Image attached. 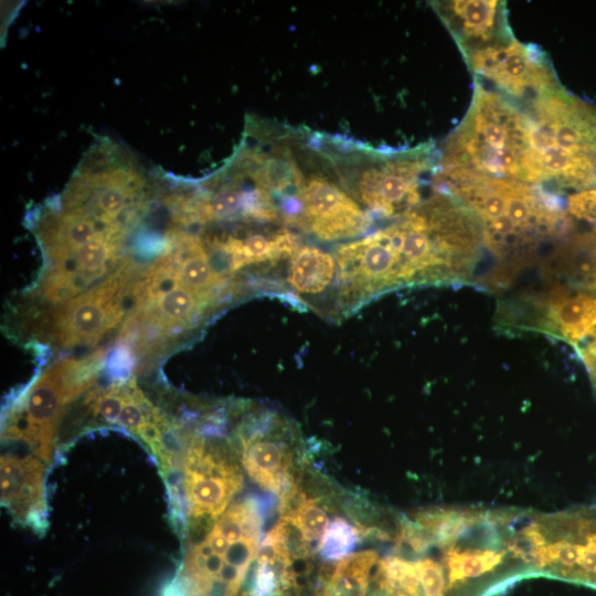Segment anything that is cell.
<instances>
[{
    "mask_svg": "<svg viewBox=\"0 0 596 596\" xmlns=\"http://www.w3.org/2000/svg\"><path fill=\"white\" fill-rule=\"evenodd\" d=\"M435 190L460 201L480 223L496 266L490 284L503 285L574 228L565 203L552 191L509 178L436 170Z\"/></svg>",
    "mask_w": 596,
    "mask_h": 596,
    "instance_id": "1",
    "label": "cell"
},
{
    "mask_svg": "<svg viewBox=\"0 0 596 596\" xmlns=\"http://www.w3.org/2000/svg\"><path fill=\"white\" fill-rule=\"evenodd\" d=\"M521 105L529 119L521 181L575 192L596 188V106L561 84Z\"/></svg>",
    "mask_w": 596,
    "mask_h": 596,
    "instance_id": "2",
    "label": "cell"
},
{
    "mask_svg": "<svg viewBox=\"0 0 596 596\" xmlns=\"http://www.w3.org/2000/svg\"><path fill=\"white\" fill-rule=\"evenodd\" d=\"M528 141L523 106L475 78L468 110L444 142L437 169L521 181Z\"/></svg>",
    "mask_w": 596,
    "mask_h": 596,
    "instance_id": "3",
    "label": "cell"
},
{
    "mask_svg": "<svg viewBox=\"0 0 596 596\" xmlns=\"http://www.w3.org/2000/svg\"><path fill=\"white\" fill-rule=\"evenodd\" d=\"M93 365L64 361L44 372L22 397L6 425L4 439L19 441L49 464L65 406L93 382Z\"/></svg>",
    "mask_w": 596,
    "mask_h": 596,
    "instance_id": "4",
    "label": "cell"
},
{
    "mask_svg": "<svg viewBox=\"0 0 596 596\" xmlns=\"http://www.w3.org/2000/svg\"><path fill=\"white\" fill-rule=\"evenodd\" d=\"M234 450L204 437L189 440L182 464V489L192 543L205 538L242 489L243 473Z\"/></svg>",
    "mask_w": 596,
    "mask_h": 596,
    "instance_id": "5",
    "label": "cell"
},
{
    "mask_svg": "<svg viewBox=\"0 0 596 596\" xmlns=\"http://www.w3.org/2000/svg\"><path fill=\"white\" fill-rule=\"evenodd\" d=\"M496 322L509 331L541 332L576 349L596 331V292L561 284L504 301Z\"/></svg>",
    "mask_w": 596,
    "mask_h": 596,
    "instance_id": "6",
    "label": "cell"
},
{
    "mask_svg": "<svg viewBox=\"0 0 596 596\" xmlns=\"http://www.w3.org/2000/svg\"><path fill=\"white\" fill-rule=\"evenodd\" d=\"M462 57L475 78L519 104L561 84L546 54L515 38Z\"/></svg>",
    "mask_w": 596,
    "mask_h": 596,
    "instance_id": "7",
    "label": "cell"
},
{
    "mask_svg": "<svg viewBox=\"0 0 596 596\" xmlns=\"http://www.w3.org/2000/svg\"><path fill=\"white\" fill-rule=\"evenodd\" d=\"M462 56L514 39L505 1L450 0L432 3Z\"/></svg>",
    "mask_w": 596,
    "mask_h": 596,
    "instance_id": "8",
    "label": "cell"
},
{
    "mask_svg": "<svg viewBox=\"0 0 596 596\" xmlns=\"http://www.w3.org/2000/svg\"><path fill=\"white\" fill-rule=\"evenodd\" d=\"M1 504L14 522L43 535L49 526L43 461L33 455L1 456Z\"/></svg>",
    "mask_w": 596,
    "mask_h": 596,
    "instance_id": "9",
    "label": "cell"
},
{
    "mask_svg": "<svg viewBox=\"0 0 596 596\" xmlns=\"http://www.w3.org/2000/svg\"><path fill=\"white\" fill-rule=\"evenodd\" d=\"M306 225L322 241L356 236L369 225V217L356 202L336 184L311 178L302 190Z\"/></svg>",
    "mask_w": 596,
    "mask_h": 596,
    "instance_id": "10",
    "label": "cell"
},
{
    "mask_svg": "<svg viewBox=\"0 0 596 596\" xmlns=\"http://www.w3.org/2000/svg\"><path fill=\"white\" fill-rule=\"evenodd\" d=\"M125 281L124 273L117 272L63 309L60 323L65 344L93 343L118 322Z\"/></svg>",
    "mask_w": 596,
    "mask_h": 596,
    "instance_id": "11",
    "label": "cell"
},
{
    "mask_svg": "<svg viewBox=\"0 0 596 596\" xmlns=\"http://www.w3.org/2000/svg\"><path fill=\"white\" fill-rule=\"evenodd\" d=\"M142 286L146 287V301L152 305L149 311L155 315V323L163 332L190 327L192 320L210 302V296L185 287L175 266L168 263L155 267Z\"/></svg>",
    "mask_w": 596,
    "mask_h": 596,
    "instance_id": "12",
    "label": "cell"
},
{
    "mask_svg": "<svg viewBox=\"0 0 596 596\" xmlns=\"http://www.w3.org/2000/svg\"><path fill=\"white\" fill-rule=\"evenodd\" d=\"M256 435L236 436L242 465L248 476L263 488L278 494L279 500L289 496L299 485L292 470V454L283 440L269 438L279 426Z\"/></svg>",
    "mask_w": 596,
    "mask_h": 596,
    "instance_id": "13",
    "label": "cell"
},
{
    "mask_svg": "<svg viewBox=\"0 0 596 596\" xmlns=\"http://www.w3.org/2000/svg\"><path fill=\"white\" fill-rule=\"evenodd\" d=\"M543 272L556 284L596 292V235L571 233L554 244L544 259Z\"/></svg>",
    "mask_w": 596,
    "mask_h": 596,
    "instance_id": "14",
    "label": "cell"
},
{
    "mask_svg": "<svg viewBox=\"0 0 596 596\" xmlns=\"http://www.w3.org/2000/svg\"><path fill=\"white\" fill-rule=\"evenodd\" d=\"M336 272V260L330 253L305 245L290 257L288 283L298 295L315 297L331 286Z\"/></svg>",
    "mask_w": 596,
    "mask_h": 596,
    "instance_id": "15",
    "label": "cell"
},
{
    "mask_svg": "<svg viewBox=\"0 0 596 596\" xmlns=\"http://www.w3.org/2000/svg\"><path fill=\"white\" fill-rule=\"evenodd\" d=\"M376 562L377 553L372 550L345 556L315 596H366L370 574Z\"/></svg>",
    "mask_w": 596,
    "mask_h": 596,
    "instance_id": "16",
    "label": "cell"
},
{
    "mask_svg": "<svg viewBox=\"0 0 596 596\" xmlns=\"http://www.w3.org/2000/svg\"><path fill=\"white\" fill-rule=\"evenodd\" d=\"M503 552L493 550H460L454 544L445 547L444 563L447 568V588L468 578L491 572L503 558Z\"/></svg>",
    "mask_w": 596,
    "mask_h": 596,
    "instance_id": "17",
    "label": "cell"
},
{
    "mask_svg": "<svg viewBox=\"0 0 596 596\" xmlns=\"http://www.w3.org/2000/svg\"><path fill=\"white\" fill-rule=\"evenodd\" d=\"M477 520L476 514L454 509H432L417 513L415 522L439 546L447 547L462 535Z\"/></svg>",
    "mask_w": 596,
    "mask_h": 596,
    "instance_id": "18",
    "label": "cell"
},
{
    "mask_svg": "<svg viewBox=\"0 0 596 596\" xmlns=\"http://www.w3.org/2000/svg\"><path fill=\"white\" fill-rule=\"evenodd\" d=\"M374 579L387 596H421L415 563L398 556H387L380 561Z\"/></svg>",
    "mask_w": 596,
    "mask_h": 596,
    "instance_id": "19",
    "label": "cell"
},
{
    "mask_svg": "<svg viewBox=\"0 0 596 596\" xmlns=\"http://www.w3.org/2000/svg\"><path fill=\"white\" fill-rule=\"evenodd\" d=\"M175 268L183 285L202 295L210 296V290L222 279L207 254L195 242H191L189 252L181 257Z\"/></svg>",
    "mask_w": 596,
    "mask_h": 596,
    "instance_id": "20",
    "label": "cell"
},
{
    "mask_svg": "<svg viewBox=\"0 0 596 596\" xmlns=\"http://www.w3.org/2000/svg\"><path fill=\"white\" fill-rule=\"evenodd\" d=\"M359 529L342 518H336L318 543V551L326 561L342 560L356 546Z\"/></svg>",
    "mask_w": 596,
    "mask_h": 596,
    "instance_id": "21",
    "label": "cell"
},
{
    "mask_svg": "<svg viewBox=\"0 0 596 596\" xmlns=\"http://www.w3.org/2000/svg\"><path fill=\"white\" fill-rule=\"evenodd\" d=\"M295 518L305 538L311 544L320 541L329 525V518L322 507L306 496L297 503L289 513Z\"/></svg>",
    "mask_w": 596,
    "mask_h": 596,
    "instance_id": "22",
    "label": "cell"
},
{
    "mask_svg": "<svg viewBox=\"0 0 596 596\" xmlns=\"http://www.w3.org/2000/svg\"><path fill=\"white\" fill-rule=\"evenodd\" d=\"M545 536L539 525L533 524L519 532L508 544V550L518 558L525 563L534 564L539 567L546 566L544 549Z\"/></svg>",
    "mask_w": 596,
    "mask_h": 596,
    "instance_id": "23",
    "label": "cell"
},
{
    "mask_svg": "<svg viewBox=\"0 0 596 596\" xmlns=\"http://www.w3.org/2000/svg\"><path fill=\"white\" fill-rule=\"evenodd\" d=\"M102 236L96 224L86 217H71L62 228V238L66 245V252L60 259L67 260L82 246Z\"/></svg>",
    "mask_w": 596,
    "mask_h": 596,
    "instance_id": "24",
    "label": "cell"
},
{
    "mask_svg": "<svg viewBox=\"0 0 596 596\" xmlns=\"http://www.w3.org/2000/svg\"><path fill=\"white\" fill-rule=\"evenodd\" d=\"M566 211L571 217L584 222L596 232V188L571 194L567 199Z\"/></svg>",
    "mask_w": 596,
    "mask_h": 596,
    "instance_id": "25",
    "label": "cell"
},
{
    "mask_svg": "<svg viewBox=\"0 0 596 596\" xmlns=\"http://www.w3.org/2000/svg\"><path fill=\"white\" fill-rule=\"evenodd\" d=\"M244 210V192L233 188L217 191L210 200L206 212L210 216L225 219Z\"/></svg>",
    "mask_w": 596,
    "mask_h": 596,
    "instance_id": "26",
    "label": "cell"
},
{
    "mask_svg": "<svg viewBox=\"0 0 596 596\" xmlns=\"http://www.w3.org/2000/svg\"><path fill=\"white\" fill-rule=\"evenodd\" d=\"M424 596H444L445 577L443 567L432 558H423L415 562Z\"/></svg>",
    "mask_w": 596,
    "mask_h": 596,
    "instance_id": "27",
    "label": "cell"
},
{
    "mask_svg": "<svg viewBox=\"0 0 596 596\" xmlns=\"http://www.w3.org/2000/svg\"><path fill=\"white\" fill-rule=\"evenodd\" d=\"M579 543L560 540L546 544L544 549L546 565L557 564L572 568L577 565Z\"/></svg>",
    "mask_w": 596,
    "mask_h": 596,
    "instance_id": "28",
    "label": "cell"
},
{
    "mask_svg": "<svg viewBox=\"0 0 596 596\" xmlns=\"http://www.w3.org/2000/svg\"><path fill=\"white\" fill-rule=\"evenodd\" d=\"M97 205L106 216H117L125 209L126 194L119 188H108L99 194Z\"/></svg>",
    "mask_w": 596,
    "mask_h": 596,
    "instance_id": "29",
    "label": "cell"
},
{
    "mask_svg": "<svg viewBox=\"0 0 596 596\" xmlns=\"http://www.w3.org/2000/svg\"><path fill=\"white\" fill-rule=\"evenodd\" d=\"M590 375L592 382L596 387V331L594 334L576 349Z\"/></svg>",
    "mask_w": 596,
    "mask_h": 596,
    "instance_id": "30",
    "label": "cell"
},
{
    "mask_svg": "<svg viewBox=\"0 0 596 596\" xmlns=\"http://www.w3.org/2000/svg\"><path fill=\"white\" fill-rule=\"evenodd\" d=\"M161 596H188L177 578L167 584Z\"/></svg>",
    "mask_w": 596,
    "mask_h": 596,
    "instance_id": "31",
    "label": "cell"
}]
</instances>
